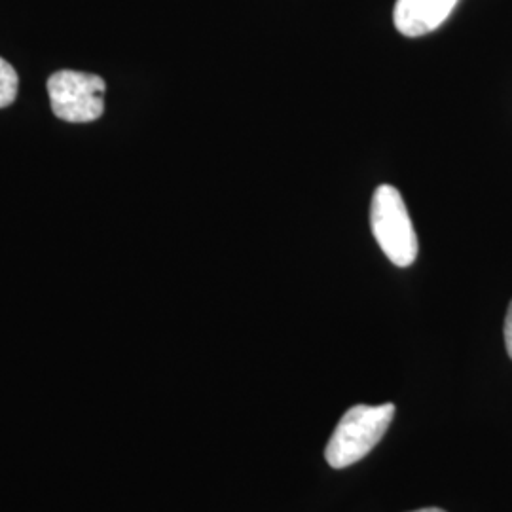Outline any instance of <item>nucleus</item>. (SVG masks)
<instances>
[{
	"instance_id": "1",
	"label": "nucleus",
	"mask_w": 512,
	"mask_h": 512,
	"mask_svg": "<svg viewBox=\"0 0 512 512\" xmlns=\"http://www.w3.org/2000/svg\"><path fill=\"white\" fill-rule=\"evenodd\" d=\"M395 416V404L380 406L355 404L336 425L330 437L325 458L332 469H346L366 458L374 446L384 439Z\"/></svg>"
},
{
	"instance_id": "2",
	"label": "nucleus",
	"mask_w": 512,
	"mask_h": 512,
	"mask_svg": "<svg viewBox=\"0 0 512 512\" xmlns=\"http://www.w3.org/2000/svg\"><path fill=\"white\" fill-rule=\"evenodd\" d=\"M370 226L376 243L395 266L406 268L416 262L418 236L395 186L382 184L376 188L370 205Z\"/></svg>"
},
{
	"instance_id": "3",
	"label": "nucleus",
	"mask_w": 512,
	"mask_h": 512,
	"mask_svg": "<svg viewBox=\"0 0 512 512\" xmlns=\"http://www.w3.org/2000/svg\"><path fill=\"white\" fill-rule=\"evenodd\" d=\"M107 84L101 76L80 71H59L48 80L55 116L71 124L95 122L105 112Z\"/></svg>"
},
{
	"instance_id": "4",
	"label": "nucleus",
	"mask_w": 512,
	"mask_h": 512,
	"mask_svg": "<svg viewBox=\"0 0 512 512\" xmlns=\"http://www.w3.org/2000/svg\"><path fill=\"white\" fill-rule=\"evenodd\" d=\"M459 0H397L393 21L404 37L416 38L437 31L450 18Z\"/></svg>"
},
{
	"instance_id": "5",
	"label": "nucleus",
	"mask_w": 512,
	"mask_h": 512,
	"mask_svg": "<svg viewBox=\"0 0 512 512\" xmlns=\"http://www.w3.org/2000/svg\"><path fill=\"white\" fill-rule=\"evenodd\" d=\"M19 78L16 69L0 57V109L10 107L18 97Z\"/></svg>"
},
{
	"instance_id": "6",
	"label": "nucleus",
	"mask_w": 512,
	"mask_h": 512,
	"mask_svg": "<svg viewBox=\"0 0 512 512\" xmlns=\"http://www.w3.org/2000/svg\"><path fill=\"white\" fill-rule=\"evenodd\" d=\"M505 346H507V353H509V357L512 359V302L511 306H509V310H507V317H505Z\"/></svg>"
},
{
	"instance_id": "7",
	"label": "nucleus",
	"mask_w": 512,
	"mask_h": 512,
	"mask_svg": "<svg viewBox=\"0 0 512 512\" xmlns=\"http://www.w3.org/2000/svg\"><path fill=\"white\" fill-rule=\"evenodd\" d=\"M412 512H446V511H442V509H435V507H431V509H420V511H412Z\"/></svg>"
}]
</instances>
